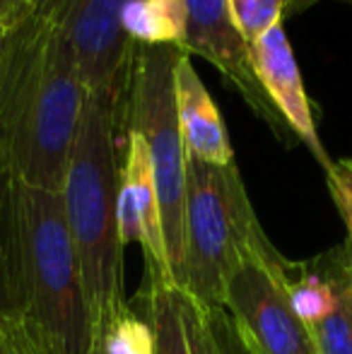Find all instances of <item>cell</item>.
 I'll use <instances>...</instances> for the list:
<instances>
[{"label":"cell","instance_id":"obj_15","mask_svg":"<svg viewBox=\"0 0 352 354\" xmlns=\"http://www.w3.org/2000/svg\"><path fill=\"white\" fill-rule=\"evenodd\" d=\"M227 5L239 37L246 46H251L268 29L282 24V12L290 0H227Z\"/></svg>","mask_w":352,"mask_h":354},{"label":"cell","instance_id":"obj_12","mask_svg":"<svg viewBox=\"0 0 352 354\" xmlns=\"http://www.w3.org/2000/svg\"><path fill=\"white\" fill-rule=\"evenodd\" d=\"M174 99L178 131L188 157L201 159L205 164L234 162V149L227 136L225 121L186 51L178 56L174 68Z\"/></svg>","mask_w":352,"mask_h":354},{"label":"cell","instance_id":"obj_4","mask_svg":"<svg viewBox=\"0 0 352 354\" xmlns=\"http://www.w3.org/2000/svg\"><path fill=\"white\" fill-rule=\"evenodd\" d=\"M181 46H136L126 92L118 99V123L142 138L152 162L172 282L183 287L186 253V162L174 99V68Z\"/></svg>","mask_w":352,"mask_h":354},{"label":"cell","instance_id":"obj_1","mask_svg":"<svg viewBox=\"0 0 352 354\" xmlns=\"http://www.w3.org/2000/svg\"><path fill=\"white\" fill-rule=\"evenodd\" d=\"M66 10L68 0H34L0 32V154L19 181L56 193L87 97Z\"/></svg>","mask_w":352,"mask_h":354},{"label":"cell","instance_id":"obj_13","mask_svg":"<svg viewBox=\"0 0 352 354\" xmlns=\"http://www.w3.org/2000/svg\"><path fill=\"white\" fill-rule=\"evenodd\" d=\"M121 27L136 46H181L186 37L183 0H131L123 10Z\"/></svg>","mask_w":352,"mask_h":354},{"label":"cell","instance_id":"obj_5","mask_svg":"<svg viewBox=\"0 0 352 354\" xmlns=\"http://www.w3.org/2000/svg\"><path fill=\"white\" fill-rule=\"evenodd\" d=\"M261 229L237 162H186L183 287L205 311H222L230 275Z\"/></svg>","mask_w":352,"mask_h":354},{"label":"cell","instance_id":"obj_9","mask_svg":"<svg viewBox=\"0 0 352 354\" xmlns=\"http://www.w3.org/2000/svg\"><path fill=\"white\" fill-rule=\"evenodd\" d=\"M121 142V178H118V239L121 246L138 243L145 253L147 280L172 282L167 258L165 229H162L160 201H157L152 162L145 142L138 133L123 131Z\"/></svg>","mask_w":352,"mask_h":354},{"label":"cell","instance_id":"obj_19","mask_svg":"<svg viewBox=\"0 0 352 354\" xmlns=\"http://www.w3.org/2000/svg\"><path fill=\"white\" fill-rule=\"evenodd\" d=\"M12 186H15V171L5 157L0 154V251L5 243V229H8V214H10V201H12Z\"/></svg>","mask_w":352,"mask_h":354},{"label":"cell","instance_id":"obj_22","mask_svg":"<svg viewBox=\"0 0 352 354\" xmlns=\"http://www.w3.org/2000/svg\"><path fill=\"white\" fill-rule=\"evenodd\" d=\"M89 354H109V350L104 347V342H102V340H94L92 352H89Z\"/></svg>","mask_w":352,"mask_h":354},{"label":"cell","instance_id":"obj_8","mask_svg":"<svg viewBox=\"0 0 352 354\" xmlns=\"http://www.w3.org/2000/svg\"><path fill=\"white\" fill-rule=\"evenodd\" d=\"M186 8V37L181 48L188 56L210 61L237 89L249 109L285 140V123L266 99L249 61V46L232 22L227 0H183Z\"/></svg>","mask_w":352,"mask_h":354},{"label":"cell","instance_id":"obj_18","mask_svg":"<svg viewBox=\"0 0 352 354\" xmlns=\"http://www.w3.org/2000/svg\"><path fill=\"white\" fill-rule=\"evenodd\" d=\"M0 354H41L17 318L0 316Z\"/></svg>","mask_w":352,"mask_h":354},{"label":"cell","instance_id":"obj_23","mask_svg":"<svg viewBox=\"0 0 352 354\" xmlns=\"http://www.w3.org/2000/svg\"><path fill=\"white\" fill-rule=\"evenodd\" d=\"M292 3H295V5H297V0H290V5H292Z\"/></svg>","mask_w":352,"mask_h":354},{"label":"cell","instance_id":"obj_7","mask_svg":"<svg viewBox=\"0 0 352 354\" xmlns=\"http://www.w3.org/2000/svg\"><path fill=\"white\" fill-rule=\"evenodd\" d=\"M131 0H68L66 34L75 51L87 92L121 99L136 44L123 34L121 17Z\"/></svg>","mask_w":352,"mask_h":354},{"label":"cell","instance_id":"obj_11","mask_svg":"<svg viewBox=\"0 0 352 354\" xmlns=\"http://www.w3.org/2000/svg\"><path fill=\"white\" fill-rule=\"evenodd\" d=\"M249 61L266 99L280 113L282 123L290 128V133H295L297 140H302L309 147V152L328 171L333 159L328 157V152L321 145L314 111H311V102L306 97L299 66H297V58L292 53V46L287 41L282 24H275L272 29H268L259 41L251 44Z\"/></svg>","mask_w":352,"mask_h":354},{"label":"cell","instance_id":"obj_21","mask_svg":"<svg viewBox=\"0 0 352 354\" xmlns=\"http://www.w3.org/2000/svg\"><path fill=\"white\" fill-rule=\"evenodd\" d=\"M340 258H343L345 277H348V287H350V297H352V246L348 241L340 246Z\"/></svg>","mask_w":352,"mask_h":354},{"label":"cell","instance_id":"obj_10","mask_svg":"<svg viewBox=\"0 0 352 354\" xmlns=\"http://www.w3.org/2000/svg\"><path fill=\"white\" fill-rule=\"evenodd\" d=\"M290 272V292L302 321L309 328L316 354H352V297L340 248L311 266Z\"/></svg>","mask_w":352,"mask_h":354},{"label":"cell","instance_id":"obj_17","mask_svg":"<svg viewBox=\"0 0 352 354\" xmlns=\"http://www.w3.org/2000/svg\"><path fill=\"white\" fill-rule=\"evenodd\" d=\"M328 178V191L335 207L343 214V222L348 227V243L352 246V159L333 162L326 171Z\"/></svg>","mask_w":352,"mask_h":354},{"label":"cell","instance_id":"obj_16","mask_svg":"<svg viewBox=\"0 0 352 354\" xmlns=\"http://www.w3.org/2000/svg\"><path fill=\"white\" fill-rule=\"evenodd\" d=\"M181 306L191 354H227L220 335L222 311H205L188 294H183Z\"/></svg>","mask_w":352,"mask_h":354},{"label":"cell","instance_id":"obj_20","mask_svg":"<svg viewBox=\"0 0 352 354\" xmlns=\"http://www.w3.org/2000/svg\"><path fill=\"white\" fill-rule=\"evenodd\" d=\"M34 0H0V32L15 24Z\"/></svg>","mask_w":352,"mask_h":354},{"label":"cell","instance_id":"obj_14","mask_svg":"<svg viewBox=\"0 0 352 354\" xmlns=\"http://www.w3.org/2000/svg\"><path fill=\"white\" fill-rule=\"evenodd\" d=\"M183 292L174 284L150 282L145 292V321L152 330V354H191L183 323Z\"/></svg>","mask_w":352,"mask_h":354},{"label":"cell","instance_id":"obj_2","mask_svg":"<svg viewBox=\"0 0 352 354\" xmlns=\"http://www.w3.org/2000/svg\"><path fill=\"white\" fill-rule=\"evenodd\" d=\"M0 316H12L41 354H89L94 328L61 193L15 176L0 253Z\"/></svg>","mask_w":352,"mask_h":354},{"label":"cell","instance_id":"obj_3","mask_svg":"<svg viewBox=\"0 0 352 354\" xmlns=\"http://www.w3.org/2000/svg\"><path fill=\"white\" fill-rule=\"evenodd\" d=\"M118 99L87 92L68 154L61 201L75 246L94 337L128 308L123 299V251L118 239Z\"/></svg>","mask_w":352,"mask_h":354},{"label":"cell","instance_id":"obj_6","mask_svg":"<svg viewBox=\"0 0 352 354\" xmlns=\"http://www.w3.org/2000/svg\"><path fill=\"white\" fill-rule=\"evenodd\" d=\"M222 311H230L251 354H316L290 292V272L263 229L230 275Z\"/></svg>","mask_w":352,"mask_h":354}]
</instances>
